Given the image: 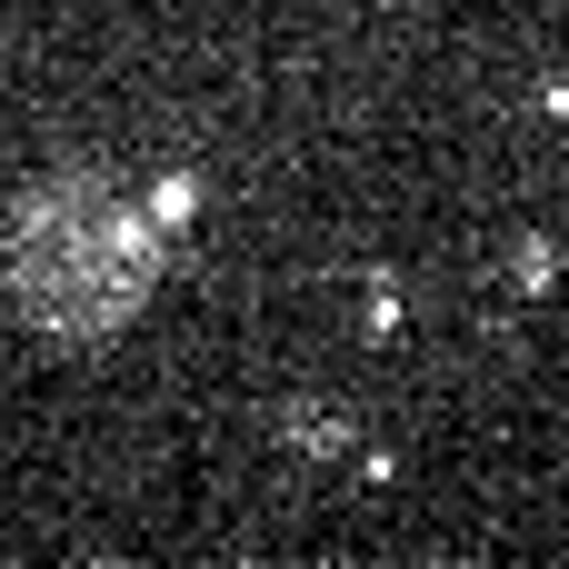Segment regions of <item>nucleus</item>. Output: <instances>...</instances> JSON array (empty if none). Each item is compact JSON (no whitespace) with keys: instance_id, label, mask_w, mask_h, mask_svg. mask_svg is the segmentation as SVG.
Segmentation results:
<instances>
[{"instance_id":"nucleus-1","label":"nucleus","mask_w":569,"mask_h":569,"mask_svg":"<svg viewBox=\"0 0 569 569\" xmlns=\"http://www.w3.org/2000/svg\"><path fill=\"white\" fill-rule=\"evenodd\" d=\"M0 280L40 340L90 350V340L130 330L140 300L160 290V220H150V200H130L100 170H60L10 210Z\"/></svg>"}]
</instances>
